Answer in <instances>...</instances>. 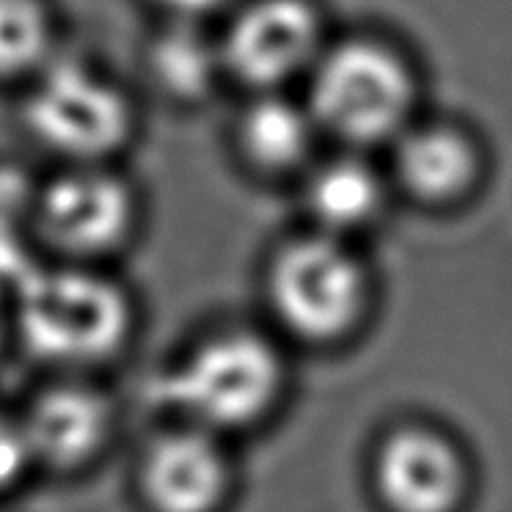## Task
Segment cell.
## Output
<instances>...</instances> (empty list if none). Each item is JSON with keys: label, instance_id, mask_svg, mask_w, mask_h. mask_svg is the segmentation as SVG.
Listing matches in <instances>:
<instances>
[{"label": "cell", "instance_id": "cell-1", "mask_svg": "<svg viewBox=\"0 0 512 512\" xmlns=\"http://www.w3.org/2000/svg\"><path fill=\"white\" fill-rule=\"evenodd\" d=\"M17 298L25 347L58 367H89L111 358L133 325L124 292L80 270H31Z\"/></svg>", "mask_w": 512, "mask_h": 512}, {"label": "cell", "instance_id": "cell-16", "mask_svg": "<svg viewBox=\"0 0 512 512\" xmlns=\"http://www.w3.org/2000/svg\"><path fill=\"white\" fill-rule=\"evenodd\" d=\"M168 6H174L179 12H210L218 9L223 3H232V0H163Z\"/></svg>", "mask_w": 512, "mask_h": 512}, {"label": "cell", "instance_id": "cell-9", "mask_svg": "<svg viewBox=\"0 0 512 512\" xmlns=\"http://www.w3.org/2000/svg\"><path fill=\"white\" fill-rule=\"evenodd\" d=\"M34 466L72 471L108 446L116 424L111 400L80 383L50 386L20 416Z\"/></svg>", "mask_w": 512, "mask_h": 512}, {"label": "cell", "instance_id": "cell-17", "mask_svg": "<svg viewBox=\"0 0 512 512\" xmlns=\"http://www.w3.org/2000/svg\"><path fill=\"white\" fill-rule=\"evenodd\" d=\"M3 328H6V325H3V309H0V345H3Z\"/></svg>", "mask_w": 512, "mask_h": 512}, {"label": "cell", "instance_id": "cell-13", "mask_svg": "<svg viewBox=\"0 0 512 512\" xmlns=\"http://www.w3.org/2000/svg\"><path fill=\"white\" fill-rule=\"evenodd\" d=\"M380 179L364 160L339 157L314 168L306 185V204L317 221L331 232H347L372 221L380 210Z\"/></svg>", "mask_w": 512, "mask_h": 512}, {"label": "cell", "instance_id": "cell-12", "mask_svg": "<svg viewBox=\"0 0 512 512\" xmlns=\"http://www.w3.org/2000/svg\"><path fill=\"white\" fill-rule=\"evenodd\" d=\"M314 133V113L284 97H262L245 111L240 124V141L248 157L270 171L301 166L312 152Z\"/></svg>", "mask_w": 512, "mask_h": 512}, {"label": "cell", "instance_id": "cell-2", "mask_svg": "<svg viewBox=\"0 0 512 512\" xmlns=\"http://www.w3.org/2000/svg\"><path fill=\"white\" fill-rule=\"evenodd\" d=\"M284 367L268 339L245 331L207 339L171 369L163 386L185 424L232 433L251 427L279 400Z\"/></svg>", "mask_w": 512, "mask_h": 512}, {"label": "cell", "instance_id": "cell-6", "mask_svg": "<svg viewBox=\"0 0 512 512\" xmlns=\"http://www.w3.org/2000/svg\"><path fill=\"white\" fill-rule=\"evenodd\" d=\"M320 20L306 0H256L229 28L223 61L237 78L273 89L317 64Z\"/></svg>", "mask_w": 512, "mask_h": 512}, {"label": "cell", "instance_id": "cell-4", "mask_svg": "<svg viewBox=\"0 0 512 512\" xmlns=\"http://www.w3.org/2000/svg\"><path fill=\"white\" fill-rule=\"evenodd\" d=\"M270 301L292 334L331 342L358 323L367 303V276L336 237H306L276 256Z\"/></svg>", "mask_w": 512, "mask_h": 512}, {"label": "cell", "instance_id": "cell-5", "mask_svg": "<svg viewBox=\"0 0 512 512\" xmlns=\"http://www.w3.org/2000/svg\"><path fill=\"white\" fill-rule=\"evenodd\" d=\"M25 116L42 144L72 157L111 152L133 124L122 91L78 61H61L47 69L45 80L28 100Z\"/></svg>", "mask_w": 512, "mask_h": 512}, {"label": "cell", "instance_id": "cell-11", "mask_svg": "<svg viewBox=\"0 0 512 512\" xmlns=\"http://www.w3.org/2000/svg\"><path fill=\"white\" fill-rule=\"evenodd\" d=\"M394 163L405 188L427 201L455 199L477 177V152L471 141L444 124L405 133Z\"/></svg>", "mask_w": 512, "mask_h": 512}, {"label": "cell", "instance_id": "cell-15", "mask_svg": "<svg viewBox=\"0 0 512 512\" xmlns=\"http://www.w3.org/2000/svg\"><path fill=\"white\" fill-rule=\"evenodd\" d=\"M34 466L23 424L9 413L0 411V493L17 485L28 468Z\"/></svg>", "mask_w": 512, "mask_h": 512}, {"label": "cell", "instance_id": "cell-14", "mask_svg": "<svg viewBox=\"0 0 512 512\" xmlns=\"http://www.w3.org/2000/svg\"><path fill=\"white\" fill-rule=\"evenodd\" d=\"M50 42L45 9L36 0H0V75H17L42 61Z\"/></svg>", "mask_w": 512, "mask_h": 512}, {"label": "cell", "instance_id": "cell-3", "mask_svg": "<svg viewBox=\"0 0 512 512\" xmlns=\"http://www.w3.org/2000/svg\"><path fill=\"white\" fill-rule=\"evenodd\" d=\"M413 105L408 67L375 42H345L317 58L314 122L347 144L389 141L405 130Z\"/></svg>", "mask_w": 512, "mask_h": 512}, {"label": "cell", "instance_id": "cell-7", "mask_svg": "<svg viewBox=\"0 0 512 512\" xmlns=\"http://www.w3.org/2000/svg\"><path fill=\"white\" fill-rule=\"evenodd\" d=\"M375 482L391 512H455L466 499V460L446 435L402 427L383 441Z\"/></svg>", "mask_w": 512, "mask_h": 512}, {"label": "cell", "instance_id": "cell-10", "mask_svg": "<svg viewBox=\"0 0 512 512\" xmlns=\"http://www.w3.org/2000/svg\"><path fill=\"white\" fill-rule=\"evenodd\" d=\"M42 223L50 240L69 251H108L130 232L133 196L127 185L111 174L75 171L45 190Z\"/></svg>", "mask_w": 512, "mask_h": 512}, {"label": "cell", "instance_id": "cell-8", "mask_svg": "<svg viewBox=\"0 0 512 512\" xmlns=\"http://www.w3.org/2000/svg\"><path fill=\"white\" fill-rule=\"evenodd\" d=\"M141 488L155 512H215L232 488L221 435L185 424L149 446Z\"/></svg>", "mask_w": 512, "mask_h": 512}]
</instances>
